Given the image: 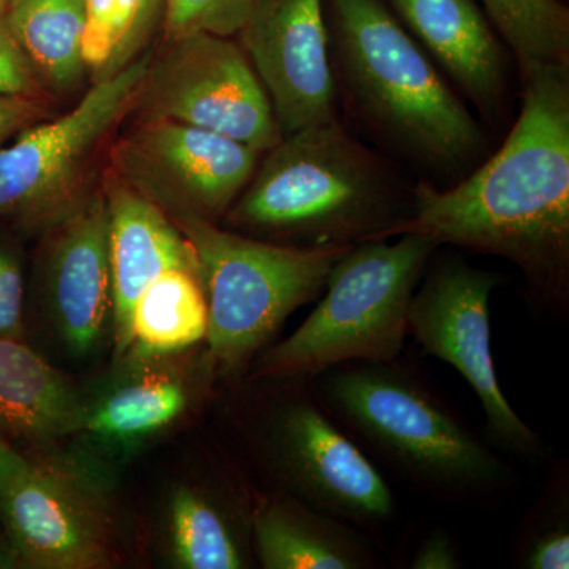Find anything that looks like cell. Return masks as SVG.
Returning a JSON list of instances; mask_svg holds the SVG:
<instances>
[{"label": "cell", "instance_id": "6da1fadb", "mask_svg": "<svg viewBox=\"0 0 569 569\" xmlns=\"http://www.w3.org/2000/svg\"><path fill=\"white\" fill-rule=\"evenodd\" d=\"M522 108L507 140L466 179L438 189L419 182L413 211L391 238L496 254L518 266L533 306L569 309V63L520 71Z\"/></svg>", "mask_w": 569, "mask_h": 569}, {"label": "cell", "instance_id": "7a4b0ae2", "mask_svg": "<svg viewBox=\"0 0 569 569\" xmlns=\"http://www.w3.org/2000/svg\"><path fill=\"white\" fill-rule=\"evenodd\" d=\"M413 211L391 171L337 121L284 137L223 217L238 233L331 249L391 239Z\"/></svg>", "mask_w": 569, "mask_h": 569}, {"label": "cell", "instance_id": "3957f363", "mask_svg": "<svg viewBox=\"0 0 569 569\" xmlns=\"http://www.w3.org/2000/svg\"><path fill=\"white\" fill-rule=\"evenodd\" d=\"M399 359L347 362L310 378L329 417L411 485L445 500L497 496L507 467Z\"/></svg>", "mask_w": 569, "mask_h": 569}, {"label": "cell", "instance_id": "277c9868", "mask_svg": "<svg viewBox=\"0 0 569 569\" xmlns=\"http://www.w3.org/2000/svg\"><path fill=\"white\" fill-rule=\"evenodd\" d=\"M337 63L362 119L438 174L473 167L486 134L381 0H329Z\"/></svg>", "mask_w": 569, "mask_h": 569}, {"label": "cell", "instance_id": "5b68a950", "mask_svg": "<svg viewBox=\"0 0 569 569\" xmlns=\"http://www.w3.org/2000/svg\"><path fill=\"white\" fill-rule=\"evenodd\" d=\"M436 242L417 234L362 242L335 264L325 296L293 335L254 358L249 380H310L347 362L399 359L408 310Z\"/></svg>", "mask_w": 569, "mask_h": 569}, {"label": "cell", "instance_id": "8992f818", "mask_svg": "<svg viewBox=\"0 0 569 569\" xmlns=\"http://www.w3.org/2000/svg\"><path fill=\"white\" fill-rule=\"evenodd\" d=\"M192 246L208 302L206 359L213 377L238 380L299 307L323 293L351 247L274 244L194 216L170 217Z\"/></svg>", "mask_w": 569, "mask_h": 569}, {"label": "cell", "instance_id": "52a82bcc", "mask_svg": "<svg viewBox=\"0 0 569 569\" xmlns=\"http://www.w3.org/2000/svg\"><path fill=\"white\" fill-rule=\"evenodd\" d=\"M152 54L93 82L61 118L41 121L0 148V217L44 233L96 189L93 164L104 142L133 111Z\"/></svg>", "mask_w": 569, "mask_h": 569}, {"label": "cell", "instance_id": "ba28073f", "mask_svg": "<svg viewBox=\"0 0 569 569\" xmlns=\"http://www.w3.org/2000/svg\"><path fill=\"white\" fill-rule=\"evenodd\" d=\"M500 276L458 257L430 258L410 310L408 336L455 367L481 402L490 443L519 458H542L545 445L509 406L490 346V298Z\"/></svg>", "mask_w": 569, "mask_h": 569}, {"label": "cell", "instance_id": "9c48e42d", "mask_svg": "<svg viewBox=\"0 0 569 569\" xmlns=\"http://www.w3.org/2000/svg\"><path fill=\"white\" fill-rule=\"evenodd\" d=\"M151 56L133 111L224 134L266 152L282 140L252 63L233 37L193 32Z\"/></svg>", "mask_w": 569, "mask_h": 569}, {"label": "cell", "instance_id": "30bf717a", "mask_svg": "<svg viewBox=\"0 0 569 569\" xmlns=\"http://www.w3.org/2000/svg\"><path fill=\"white\" fill-rule=\"evenodd\" d=\"M280 397L263 418L261 449L284 496L356 529L383 526L395 497L369 456L318 402L312 388Z\"/></svg>", "mask_w": 569, "mask_h": 569}, {"label": "cell", "instance_id": "8fae6325", "mask_svg": "<svg viewBox=\"0 0 569 569\" xmlns=\"http://www.w3.org/2000/svg\"><path fill=\"white\" fill-rule=\"evenodd\" d=\"M0 516L24 567L104 569L118 561L110 482L91 459L31 462L0 493Z\"/></svg>", "mask_w": 569, "mask_h": 569}, {"label": "cell", "instance_id": "7c38bea8", "mask_svg": "<svg viewBox=\"0 0 569 569\" xmlns=\"http://www.w3.org/2000/svg\"><path fill=\"white\" fill-rule=\"evenodd\" d=\"M263 152L224 134L170 121L138 119L111 149V173L168 217L216 222L227 216Z\"/></svg>", "mask_w": 569, "mask_h": 569}, {"label": "cell", "instance_id": "4fadbf2b", "mask_svg": "<svg viewBox=\"0 0 569 569\" xmlns=\"http://www.w3.org/2000/svg\"><path fill=\"white\" fill-rule=\"evenodd\" d=\"M238 37L282 138L337 121L323 0H260Z\"/></svg>", "mask_w": 569, "mask_h": 569}, {"label": "cell", "instance_id": "5bb4252c", "mask_svg": "<svg viewBox=\"0 0 569 569\" xmlns=\"http://www.w3.org/2000/svg\"><path fill=\"white\" fill-rule=\"evenodd\" d=\"M41 236V282L56 331L71 353H92L112 318L108 209L102 186Z\"/></svg>", "mask_w": 569, "mask_h": 569}, {"label": "cell", "instance_id": "9a60e30c", "mask_svg": "<svg viewBox=\"0 0 569 569\" xmlns=\"http://www.w3.org/2000/svg\"><path fill=\"white\" fill-rule=\"evenodd\" d=\"M103 193L108 209L112 329L116 355L129 353L134 306L146 288L170 269L198 272L197 258L173 220L148 198L107 171Z\"/></svg>", "mask_w": 569, "mask_h": 569}, {"label": "cell", "instance_id": "2e32d148", "mask_svg": "<svg viewBox=\"0 0 569 569\" xmlns=\"http://www.w3.org/2000/svg\"><path fill=\"white\" fill-rule=\"evenodd\" d=\"M403 24L485 116L507 89L505 52L475 0H389Z\"/></svg>", "mask_w": 569, "mask_h": 569}, {"label": "cell", "instance_id": "e0dca14e", "mask_svg": "<svg viewBox=\"0 0 569 569\" xmlns=\"http://www.w3.org/2000/svg\"><path fill=\"white\" fill-rule=\"evenodd\" d=\"M252 508V550L266 569H369L376 550L346 520L277 493Z\"/></svg>", "mask_w": 569, "mask_h": 569}, {"label": "cell", "instance_id": "ac0fdd59", "mask_svg": "<svg viewBox=\"0 0 569 569\" xmlns=\"http://www.w3.org/2000/svg\"><path fill=\"white\" fill-rule=\"evenodd\" d=\"M86 403L59 370L20 339L0 337V433L47 445L81 430Z\"/></svg>", "mask_w": 569, "mask_h": 569}, {"label": "cell", "instance_id": "d6986e66", "mask_svg": "<svg viewBox=\"0 0 569 569\" xmlns=\"http://www.w3.org/2000/svg\"><path fill=\"white\" fill-rule=\"evenodd\" d=\"M193 385L170 370H149L86 403L80 432L110 447H132L162 432L192 406Z\"/></svg>", "mask_w": 569, "mask_h": 569}, {"label": "cell", "instance_id": "ffe728a7", "mask_svg": "<svg viewBox=\"0 0 569 569\" xmlns=\"http://www.w3.org/2000/svg\"><path fill=\"white\" fill-rule=\"evenodd\" d=\"M250 519L236 505L194 488L176 490L168 507V541L176 567L182 569L249 568Z\"/></svg>", "mask_w": 569, "mask_h": 569}, {"label": "cell", "instance_id": "44dd1931", "mask_svg": "<svg viewBox=\"0 0 569 569\" xmlns=\"http://www.w3.org/2000/svg\"><path fill=\"white\" fill-rule=\"evenodd\" d=\"M208 302L200 276L192 269H170L153 280L132 317V351L140 361L164 358L203 342Z\"/></svg>", "mask_w": 569, "mask_h": 569}, {"label": "cell", "instance_id": "7402d4cb", "mask_svg": "<svg viewBox=\"0 0 569 569\" xmlns=\"http://www.w3.org/2000/svg\"><path fill=\"white\" fill-rule=\"evenodd\" d=\"M7 21L48 92L74 91L88 78L81 56L84 0H22Z\"/></svg>", "mask_w": 569, "mask_h": 569}, {"label": "cell", "instance_id": "603a6c76", "mask_svg": "<svg viewBox=\"0 0 569 569\" xmlns=\"http://www.w3.org/2000/svg\"><path fill=\"white\" fill-rule=\"evenodd\" d=\"M81 56L89 80L99 82L140 58L163 18V0H84Z\"/></svg>", "mask_w": 569, "mask_h": 569}, {"label": "cell", "instance_id": "cb8c5ba5", "mask_svg": "<svg viewBox=\"0 0 569 569\" xmlns=\"http://www.w3.org/2000/svg\"><path fill=\"white\" fill-rule=\"evenodd\" d=\"M482 9L518 58L520 71L569 63V10L560 0H481Z\"/></svg>", "mask_w": 569, "mask_h": 569}, {"label": "cell", "instance_id": "d4e9b609", "mask_svg": "<svg viewBox=\"0 0 569 569\" xmlns=\"http://www.w3.org/2000/svg\"><path fill=\"white\" fill-rule=\"evenodd\" d=\"M515 560L526 569L569 568V482L567 471L550 479L523 523Z\"/></svg>", "mask_w": 569, "mask_h": 569}, {"label": "cell", "instance_id": "484cf974", "mask_svg": "<svg viewBox=\"0 0 569 569\" xmlns=\"http://www.w3.org/2000/svg\"><path fill=\"white\" fill-rule=\"evenodd\" d=\"M260 0H163V41L193 32L234 37Z\"/></svg>", "mask_w": 569, "mask_h": 569}, {"label": "cell", "instance_id": "4316f807", "mask_svg": "<svg viewBox=\"0 0 569 569\" xmlns=\"http://www.w3.org/2000/svg\"><path fill=\"white\" fill-rule=\"evenodd\" d=\"M0 93L50 97L28 56L11 32L9 21L0 14Z\"/></svg>", "mask_w": 569, "mask_h": 569}, {"label": "cell", "instance_id": "83f0119b", "mask_svg": "<svg viewBox=\"0 0 569 569\" xmlns=\"http://www.w3.org/2000/svg\"><path fill=\"white\" fill-rule=\"evenodd\" d=\"M24 279L17 250L0 242V337L20 339L24 335L22 323Z\"/></svg>", "mask_w": 569, "mask_h": 569}, {"label": "cell", "instance_id": "f1b7e54d", "mask_svg": "<svg viewBox=\"0 0 569 569\" xmlns=\"http://www.w3.org/2000/svg\"><path fill=\"white\" fill-rule=\"evenodd\" d=\"M48 96H9L0 93V148L28 127L43 121L50 108Z\"/></svg>", "mask_w": 569, "mask_h": 569}, {"label": "cell", "instance_id": "f546056e", "mask_svg": "<svg viewBox=\"0 0 569 569\" xmlns=\"http://www.w3.org/2000/svg\"><path fill=\"white\" fill-rule=\"evenodd\" d=\"M462 567L458 546L445 530L427 533L415 550L411 569H459Z\"/></svg>", "mask_w": 569, "mask_h": 569}, {"label": "cell", "instance_id": "4dcf8cb0", "mask_svg": "<svg viewBox=\"0 0 569 569\" xmlns=\"http://www.w3.org/2000/svg\"><path fill=\"white\" fill-rule=\"evenodd\" d=\"M29 467L31 462L22 458L20 452L11 447L10 441L0 433V493L9 488L11 482L22 477Z\"/></svg>", "mask_w": 569, "mask_h": 569}, {"label": "cell", "instance_id": "1f68e13d", "mask_svg": "<svg viewBox=\"0 0 569 569\" xmlns=\"http://www.w3.org/2000/svg\"><path fill=\"white\" fill-rule=\"evenodd\" d=\"M22 0H0V14H3V17H9L11 11L17 9L18 6Z\"/></svg>", "mask_w": 569, "mask_h": 569}]
</instances>
